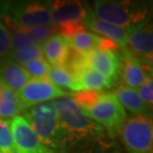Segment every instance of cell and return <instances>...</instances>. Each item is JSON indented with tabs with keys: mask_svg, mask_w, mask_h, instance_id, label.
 Wrapping results in <instances>:
<instances>
[{
	"mask_svg": "<svg viewBox=\"0 0 153 153\" xmlns=\"http://www.w3.org/2000/svg\"><path fill=\"white\" fill-rule=\"evenodd\" d=\"M22 67L32 79H47L50 65L44 58L23 64Z\"/></svg>",
	"mask_w": 153,
	"mask_h": 153,
	"instance_id": "24",
	"label": "cell"
},
{
	"mask_svg": "<svg viewBox=\"0 0 153 153\" xmlns=\"http://www.w3.org/2000/svg\"><path fill=\"white\" fill-rule=\"evenodd\" d=\"M114 94L121 105L127 108L133 114L144 116L147 114L149 108L140 100L136 90L128 88L126 85H121L117 88Z\"/></svg>",
	"mask_w": 153,
	"mask_h": 153,
	"instance_id": "17",
	"label": "cell"
},
{
	"mask_svg": "<svg viewBox=\"0 0 153 153\" xmlns=\"http://www.w3.org/2000/svg\"><path fill=\"white\" fill-rule=\"evenodd\" d=\"M20 29L22 30L36 45L43 44L49 37H51L55 32L58 31V28L56 26H54L53 24H51V25L31 27V28H23V27H20Z\"/></svg>",
	"mask_w": 153,
	"mask_h": 153,
	"instance_id": "22",
	"label": "cell"
},
{
	"mask_svg": "<svg viewBox=\"0 0 153 153\" xmlns=\"http://www.w3.org/2000/svg\"><path fill=\"white\" fill-rule=\"evenodd\" d=\"M43 55L53 67H65L70 54L69 40L60 34H53L41 45Z\"/></svg>",
	"mask_w": 153,
	"mask_h": 153,
	"instance_id": "13",
	"label": "cell"
},
{
	"mask_svg": "<svg viewBox=\"0 0 153 153\" xmlns=\"http://www.w3.org/2000/svg\"><path fill=\"white\" fill-rule=\"evenodd\" d=\"M84 24L85 27H88L91 31L97 33L96 35L111 40L122 49L127 47V28H122L97 19L90 8H88Z\"/></svg>",
	"mask_w": 153,
	"mask_h": 153,
	"instance_id": "12",
	"label": "cell"
},
{
	"mask_svg": "<svg viewBox=\"0 0 153 153\" xmlns=\"http://www.w3.org/2000/svg\"><path fill=\"white\" fill-rule=\"evenodd\" d=\"M22 111L17 93L0 82V117H15Z\"/></svg>",
	"mask_w": 153,
	"mask_h": 153,
	"instance_id": "18",
	"label": "cell"
},
{
	"mask_svg": "<svg viewBox=\"0 0 153 153\" xmlns=\"http://www.w3.org/2000/svg\"><path fill=\"white\" fill-rule=\"evenodd\" d=\"M66 139L79 140L99 133L102 127L88 117L71 97H60L53 102Z\"/></svg>",
	"mask_w": 153,
	"mask_h": 153,
	"instance_id": "1",
	"label": "cell"
},
{
	"mask_svg": "<svg viewBox=\"0 0 153 153\" xmlns=\"http://www.w3.org/2000/svg\"><path fill=\"white\" fill-rule=\"evenodd\" d=\"M9 12L13 15L12 19L23 28L52 24L50 9L39 3L13 5L9 9Z\"/></svg>",
	"mask_w": 153,
	"mask_h": 153,
	"instance_id": "8",
	"label": "cell"
},
{
	"mask_svg": "<svg viewBox=\"0 0 153 153\" xmlns=\"http://www.w3.org/2000/svg\"><path fill=\"white\" fill-rule=\"evenodd\" d=\"M85 27L84 21H81V22H73V23L64 24V25L60 26L59 28H58V31H60L61 36L69 39L73 37V36L79 34V33L85 31Z\"/></svg>",
	"mask_w": 153,
	"mask_h": 153,
	"instance_id": "28",
	"label": "cell"
},
{
	"mask_svg": "<svg viewBox=\"0 0 153 153\" xmlns=\"http://www.w3.org/2000/svg\"><path fill=\"white\" fill-rule=\"evenodd\" d=\"M9 57H10L11 61L22 66L23 64L30 62V61L43 59L44 55H43L41 45H33L31 47L22 49L20 51L11 52L9 54Z\"/></svg>",
	"mask_w": 153,
	"mask_h": 153,
	"instance_id": "21",
	"label": "cell"
},
{
	"mask_svg": "<svg viewBox=\"0 0 153 153\" xmlns=\"http://www.w3.org/2000/svg\"><path fill=\"white\" fill-rule=\"evenodd\" d=\"M72 96V99L75 100L76 105L82 109V111H85L91 109L96 105L100 96V93L94 91H79L73 93Z\"/></svg>",
	"mask_w": 153,
	"mask_h": 153,
	"instance_id": "25",
	"label": "cell"
},
{
	"mask_svg": "<svg viewBox=\"0 0 153 153\" xmlns=\"http://www.w3.org/2000/svg\"><path fill=\"white\" fill-rule=\"evenodd\" d=\"M23 117L28 121L40 142L45 146L56 147L66 139L56 108L52 102L35 105Z\"/></svg>",
	"mask_w": 153,
	"mask_h": 153,
	"instance_id": "2",
	"label": "cell"
},
{
	"mask_svg": "<svg viewBox=\"0 0 153 153\" xmlns=\"http://www.w3.org/2000/svg\"><path fill=\"white\" fill-rule=\"evenodd\" d=\"M127 46L136 58L146 59L152 63L153 33L151 24L138 23L127 28Z\"/></svg>",
	"mask_w": 153,
	"mask_h": 153,
	"instance_id": "9",
	"label": "cell"
},
{
	"mask_svg": "<svg viewBox=\"0 0 153 153\" xmlns=\"http://www.w3.org/2000/svg\"><path fill=\"white\" fill-rule=\"evenodd\" d=\"M120 132L130 153H152V121L148 116L135 115L127 119Z\"/></svg>",
	"mask_w": 153,
	"mask_h": 153,
	"instance_id": "5",
	"label": "cell"
},
{
	"mask_svg": "<svg viewBox=\"0 0 153 153\" xmlns=\"http://www.w3.org/2000/svg\"><path fill=\"white\" fill-rule=\"evenodd\" d=\"M124 70L123 78L125 85L137 90L146 78V72L138 58H136L128 49H123Z\"/></svg>",
	"mask_w": 153,
	"mask_h": 153,
	"instance_id": "16",
	"label": "cell"
},
{
	"mask_svg": "<svg viewBox=\"0 0 153 153\" xmlns=\"http://www.w3.org/2000/svg\"><path fill=\"white\" fill-rule=\"evenodd\" d=\"M30 79L31 76L27 74L23 67L10 59L3 61L0 65V82L16 93Z\"/></svg>",
	"mask_w": 153,
	"mask_h": 153,
	"instance_id": "15",
	"label": "cell"
},
{
	"mask_svg": "<svg viewBox=\"0 0 153 153\" xmlns=\"http://www.w3.org/2000/svg\"><path fill=\"white\" fill-rule=\"evenodd\" d=\"M85 61L88 67L114 82L120 75L121 63L116 53L96 49L85 55Z\"/></svg>",
	"mask_w": 153,
	"mask_h": 153,
	"instance_id": "10",
	"label": "cell"
},
{
	"mask_svg": "<svg viewBox=\"0 0 153 153\" xmlns=\"http://www.w3.org/2000/svg\"><path fill=\"white\" fill-rule=\"evenodd\" d=\"M11 52L10 33L4 23L0 20V58L4 59L8 57Z\"/></svg>",
	"mask_w": 153,
	"mask_h": 153,
	"instance_id": "27",
	"label": "cell"
},
{
	"mask_svg": "<svg viewBox=\"0 0 153 153\" xmlns=\"http://www.w3.org/2000/svg\"><path fill=\"white\" fill-rule=\"evenodd\" d=\"M88 8L84 4L76 0H63L54 1L52 4L50 15L51 22L54 26L59 28L67 23L81 22L87 16Z\"/></svg>",
	"mask_w": 153,
	"mask_h": 153,
	"instance_id": "11",
	"label": "cell"
},
{
	"mask_svg": "<svg viewBox=\"0 0 153 153\" xmlns=\"http://www.w3.org/2000/svg\"><path fill=\"white\" fill-rule=\"evenodd\" d=\"M73 76L79 91H94L100 93L103 90L111 88L114 85V81L91 69L88 65L82 67Z\"/></svg>",
	"mask_w": 153,
	"mask_h": 153,
	"instance_id": "14",
	"label": "cell"
},
{
	"mask_svg": "<svg viewBox=\"0 0 153 153\" xmlns=\"http://www.w3.org/2000/svg\"><path fill=\"white\" fill-rule=\"evenodd\" d=\"M70 46L79 54L85 55L90 52L97 49V44L100 41V36L88 33L87 31L81 32L73 37L69 38Z\"/></svg>",
	"mask_w": 153,
	"mask_h": 153,
	"instance_id": "20",
	"label": "cell"
},
{
	"mask_svg": "<svg viewBox=\"0 0 153 153\" xmlns=\"http://www.w3.org/2000/svg\"><path fill=\"white\" fill-rule=\"evenodd\" d=\"M10 131L17 153H54L42 144L23 116H15L10 120Z\"/></svg>",
	"mask_w": 153,
	"mask_h": 153,
	"instance_id": "7",
	"label": "cell"
},
{
	"mask_svg": "<svg viewBox=\"0 0 153 153\" xmlns=\"http://www.w3.org/2000/svg\"><path fill=\"white\" fill-rule=\"evenodd\" d=\"M72 94L56 87L48 79H31L17 91L22 111L41 105L50 100L70 97Z\"/></svg>",
	"mask_w": 153,
	"mask_h": 153,
	"instance_id": "6",
	"label": "cell"
},
{
	"mask_svg": "<svg viewBox=\"0 0 153 153\" xmlns=\"http://www.w3.org/2000/svg\"><path fill=\"white\" fill-rule=\"evenodd\" d=\"M136 91L143 103L148 108H151L153 103V81L151 75L146 76L144 82L137 88Z\"/></svg>",
	"mask_w": 153,
	"mask_h": 153,
	"instance_id": "26",
	"label": "cell"
},
{
	"mask_svg": "<svg viewBox=\"0 0 153 153\" xmlns=\"http://www.w3.org/2000/svg\"><path fill=\"white\" fill-rule=\"evenodd\" d=\"M0 153H17L10 131V120L0 118Z\"/></svg>",
	"mask_w": 153,
	"mask_h": 153,
	"instance_id": "23",
	"label": "cell"
},
{
	"mask_svg": "<svg viewBox=\"0 0 153 153\" xmlns=\"http://www.w3.org/2000/svg\"><path fill=\"white\" fill-rule=\"evenodd\" d=\"M147 10L128 1H96L94 16L112 25L129 28L145 19Z\"/></svg>",
	"mask_w": 153,
	"mask_h": 153,
	"instance_id": "3",
	"label": "cell"
},
{
	"mask_svg": "<svg viewBox=\"0 0 153 153\" xmlns=\"http://www.w3.org/2000/svg\"><path fill=\"white\" fill-rule=\"evenodd\" d=\"M84 112L88 117L103 125L112 134L120 132L126 120L125 109L114 94H100L96 105Z\"/></svg>",
	"mask_w": 153,
	"mask_h": 153,
	"instance_id": "4",
	"label": "cell"
},
{
	"mask_svg": "<svg viewBox=\"0 0 153 153\" xmlns=\"http://www.w3.org/2000/svg\"><path fill=\"white\" fill-rule=\"evenodd\" d=\"M47 79L56 87H62L71 91H79V88L76 82V79L71 73L64 67H50L47 75Z\"/></svg>",
	"mask_w": 153,
	"mask_h": 153,
	"instance_id": "19",
	"label": "cell"
}]
</instances>
